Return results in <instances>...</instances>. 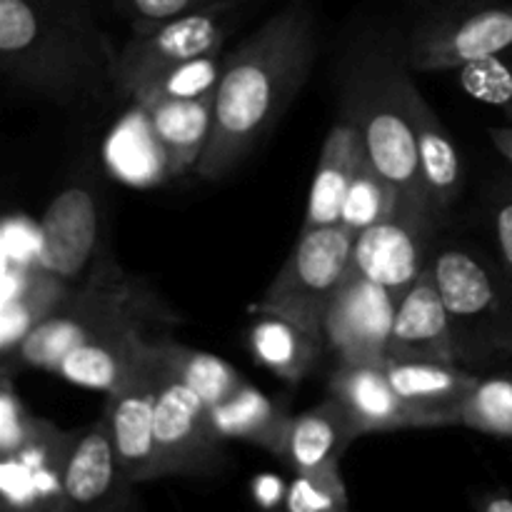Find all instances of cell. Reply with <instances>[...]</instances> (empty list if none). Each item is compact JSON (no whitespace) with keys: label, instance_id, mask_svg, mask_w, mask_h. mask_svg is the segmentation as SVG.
<instances>
[{"label":"cell","instance_id":"9c48e42d","mask_svg":"<svg viewBox=\"0 0 512 512\" xmlns=\"http://www.w3.org/2000/svg\"><path fill=\"white\" fill-rule=\"evenodd\" d=\"M348 118L358 125L363 153L403 195H425L420 180L418 140L400 95V73L385 75L358 100Z\"/></svg>","mask_w":512,"mask_h":512},{"label":"cell","instance_id":"5bb4252c","mask_svg":"<svg viewBox=\"0 0 512 512\" xmlns=\"http://www.w3.org/2000/svg\"><path fill=\"white\" fill-rule=\"evenodd\" d=\"M70 430L40 418L33 438L0 455V512H60V475Z\"/></svg>","mask_w":512,"mask_h":512},{"label":"cell","instance_id":"4316f807","mask_svg":"<svg viewBox=\"0 0 512 512\" xmlns=\"http://www.w3.org/2000/svg\"><path fill=\"white\" fill-rule=\"evenodd\" d=\"M155 353H158L163 368L170 375H175L180 383L188 385L193 393H198L210 408L220 405L230 395L238 393L243 385H248V380L223 358L178 343V340H173V335L155 340Z\"/></svg>","mask_w":512,"mask_h":512},{"label":"cell","instance_id":"52a82bcc","mask_svg":"<svg viewBox=\"0 0 512 512\" xmlns=\"http://www.w3.org/2000/svg\"><path fill=\"white\" fill-rule=\"evenodd\" d=\"M440 218L425 195L400 193L393 213L355 238L350 275L373 280L400 300L430 268Z\"/></svg>","mask_w":512,"mask_h":512},{"label":"cell","instance_id":"ac0fdd59","mask_svg":"<svg viewBox=\"0 0 512 512\" xmlns=\"http://www.w3.org/2000/svg\"><path fill=\"white\" fill-rule=\"evenodd\" d=\"M383 370L395 393L428 420V428L455 425L460 405L480 378L460 363H440V360L390 358Z\"/></svg>","mask_w":512,"mask_h":512},{"label":"cell","instance_id":"9a60e30c","mask_svg":"<svg viewBox=\"0 0 512 512\" xmlns=\"http://www.w3.org/2000/svg\"><path fill=\"white\" fill-rule=\"evenodd\" d=\"M98 203L83 185L65 188L48 205L40 223L38 263L65 283L80 280L98 260Z\"/></svg>","mask_w":512,"mask_h":512},{"label":"cell","instance_id":"f546056e","mask_svg":"<svg viewBox=\"0 0 512 512\" xmlns=\"http://www.w3.org/2000/svg\"><path fill=\"white\" fill-rule=\"evenodd\" d=\"M225 70V53L208 55V58H195L178 68L168 70L158 80L140 90L135 95L138 105L160 103V100H193L203 95L218 93L220 78Z\"/></svg>","mask_w":512,"mask_h":512},{"label":"cell","instance_id":"ffe728a7","mask_svg":"<svg viewBox=\"0 0 512 512\" xmlns=\"http://www.w3.org/2000/svg\"><path fill=\"white\" fill-rule=\"evenodd\" d=\"M215 95L218 93L193 100H160L140 105L168 175L195 170L198 160L203 158L213 130Z\"/></svg>","mask_w":512,"mask_h":512},{"label":"cell","instance_id":"484cf974","mask_svg":"<svg viewBox=\"0 0 512 512\" xmlns=\"http://www.w3.org/2000/svg\"><path fill=\"white\" fill-rule=\"evenodd\" d=\"M248 340L255 360L288 383H300L313 370L323 348L320 338L305 333L303 328L288 320L270 318V315H263L250 328Z\"/></svg>","mask_w":512,"mask_h":512},{"label":"cell","instance_id":"d590c367","mask_svg":"<svg viewBox=\"0 0 512 512\" xmlns=\"http://www.w3.org/2000/svg\"><path fill=\"white\" fill-rule=\"evenodd\" d=\"M475 512H512V495L485 493L475 503Z\"/></svg>","mask_w":512,"mask_h":512},{"label":"cell","instance_id":"4fadbf2b","mask_svg":"<svg viewBox=\"0 0 512 512\" xmlns=\"http://www.w3.org/2000/svg\"><path fill=\"white\" fill-rule=\"evenodd\" d=\"M512 48V5H490L428 23L413 35L408 60L420 73L453 70Z\"/></svg>","mask_w":512,"mask_h":512},{"label":"cell","instance_id":"8992f818","mask_svg":"<svg viewBox=\"0 0 512 512\" xmlns=\"http://www.w3.org/2000/svg\"><path fill=\"white\" fill-rule=\"evenodd\" d=\"M243 10L245 3H230L133 30L128 43L115 53L113 90L120 98L135 100L140 90L168 70L188 60L223 53V45L243 18Z\"/></svg>","mask_w":512,"mask_h":512},{"label":"cell","instance_id":"e0dca14e","mask_svg":"<svg viewBox=\"0 0 512 512\" xmlns=\"http://www.w3.org/2000/svg\"><path fill=\"white\" fill-rule=\"evenodd\" d=\"M390 358L460 363L453 323L433 268L425 270L398 300Z\"/></svg>","mask_w":512,"mask_h":512},{"label":"cell","instance_id":"ba28073f","mask_svg":"<svg viewBox=\"0 0 512 512\" xmlns=\"http://www.w3.org/2000/svg\"><path fill=\"white\" fill-rule=\"evenodd\" d=\"M158 355V353H155ZM160 360V358H158ZM223 443L210 405L160 363L155 405V448L160 478H195L223 468Z\"/></svg>","mask_w":512,"mask_h":512},{"label":"cell","instance_id":"74e56055","mask_svg":"<svg viewBox=\"0 0 512 512\" xmlns=\"http://www.w3.org/2000/svg\"><path fill=\"white\" fill-rule=\"evenodd\" d=\"M113 512H143V505H140L138 493H135V490H133V493H130L128 498H125L123 503H120Z\"/></svg>","mask_w":512,"mask_h":512},{"label":"cell","instance_id":"836d02e7","mask_svg":"<svg viewBox=\"0 0 512 512\" xmlns=\"http://www.w3.org/2000/svg\"><path fill=\"white\" fill-rule=\"evenodd\" d=\"M40 418L25 408L20 395L13 388V375H3L0 390V455H10L23 448L33 438Z\"/></svg>","mask_w":512,"mask_h":512},{"label":"cell","instance_id":"83f0119b","mask_svg":"<svg viewBox=\"0 0 512 512\" xmlns=\"http://www.w3.org/2000/svg\"><path fill=\"white\" fill-rule=\"evenodd\" d=\"M400 200V190L380 175L368 158H363L348 193H345L343 210H340V225L358 238L375 223L388 218Z\"/></svg>","mask_w":512,"mask_h":512},{"label":"cell","instance_id":"7c38bea8","mask_svg":"<svg viewBox=\"0 0 512 512\" xmlns=\"http://www.w3.org/2000/svg\"><path fill=\"white\" fill-rule=\"evenodd\" d=\"M158 380L160 360L155 355V340H150L138 373L123 388L108 393L103 408V418L110 428V438H113L115 450H118L125 475H128L133 485L160 480L158 448H155Z\"/></svg>","mask_w":512,"mask_h":512},{"label":"cell","instance_id":"277c9868","mask_svg":"<svg viewBox=\"0 0 512 512\" xmlns=\"http://www.w3.org/2000/svg\"><path fill=\"white\" fill-rule=\"evenodd\" d=\"M453 323L460 363L488 365L512 358V278L505 268L463 248L430 260Z\"/></svg>","mask_w":512,"mask_h":512},{"label":"cell","instance_id":"8d00e7d4","mask_svg":"<svg viewBox=\"0 0 512 512\" xmlns=\"http://www.w3.org/2000/svg\"><path fill=\"white\" fill-rule=\"evenodd\" d=\"M488 135L493 140L495 150L512 165V125H508V128H490Z\"/></svg>","mask_w":512,"mask_h":512},{"label":"cell","instance_id":"44dd1931","mask_svg":"<svg viewBox=\"0 0 512 512\" xmlns=\"http://www.w3.org/2000/svg\"><path fill=\"white\" fill-rule=\"evenodd\" d=\"M363 158L365 153L358 125L345 115L325 135L323 150H320L318 165H315L313 185H310L303 230H315L340 223V210H343L345 193H348Z\"/></svg>","mask_w":512,"mask_h":512},{"label":"cell","instance_id":"3957f363","mask_svg":"<svg viewBox=\"0 0 512 512\" xmlns=\"http://www.w3.org/2000/svg\"><path fill=\"white\" fill-rule=\"evenodd\" d=\"M180 323L183 315L150 288L148 280L128 273L113 255L103 253L68 300L3 360V375L20 368L53 373L60 358L80 343L120 333L160 340L170 338V330Z\"/></svg>","mask_w":512,"mask_h":512},{"label":"cell","instance_id":"2e32d148","mask_svg":"<svg viewBox=\"0 0 512 512\" xmlns=\"http://www.w3.org/2000/svg\"><path fill=\"white\" fill-rule=\"evenodd\" d=\"M328 398L340 405L355 438L395 430L428 428V420L410 408L390 385L383 368L340 365L328 383Z\"/></svg>","mask_w":512,"mask_h":512},{"label":"cell","instance_id":"6da1fadb","mask_svg":"<svg viewBox=\"0 0 512 512\" xmlns=\"http://www.w3.org/2000/svg\"><path fill=\"white\" fill-rule=\"evenodd\" d=\"M313 58V15L303 5L275 13L225 55L213 130L195 165L200 178H225L275 128L308 80Z\"/></svg>","mask_w":512,"mask_h":512},{"label":"cell","instance_id":"8fae6325","mask_svg":"<svg viewBox=\"0 0 512 512\" xmlns=\"http://www.w3.org/2000/svg\"><path fill=\"white\" fill-rule=\"evenodd\" d=\"M135 488L103 415L85 428L70 430L60 475V512H113Z\"/></svg>","mask_w":512,"mask_h":512},{"label":"cell","instance_id":"d6a6232c","mask_svg":"<svg viewBox=\"0 0 512 512\" xmlns=\"http://www.w3.org/2000/svg\"><path fill=\"white\" fill-rule=\"evenodd\" d=\"M230 3H248V0H113L115 10L130 23V28H150L165 20L183 18V15L203 13V10L223 8Z\"/></svg>","mask_w":512,"mask_h":512},{"label":"cell","instance_id":"603a6c76","mask_svg":"<svg viewBox=\"0 0 512 512\" xmlns=\"http://www.w3.org/2000/svg\"><path fill=\"white\" fill-rule=\"evenodd\" d=\"M150 340L155 338L143 333H120L88 340L65 353L53 373L73 385L103 390L105 395L115 393L140 370Z\"/></svg>","mask_w":512,"mask_h":512},{"label":"cell","instance_id":"7402d4cb","mask_svg":"<svg viewBox=\"0 0 512 512\" xmlns=\"http://www.w3.org/2000/svg\"><path fill=\"white\" fill-rule=\"evenodd\" d=\"M353 440L358 438L340 405L333 398H325L323 403L290 418L283 453L278 460H283L293 475L315 473L340 465Z\"/></svg>","mask_w":512,"mask_h":512},{"label":"cell","instance_id":"cb8c5ba5","mask_svg":"<svg viewBox=\"0 0 512 512\" xmlns=\"http://www.w3.org/2000/svg\"><path fill=\"white\" fill-rule=\"evenodd\" d=\"M73 290L68 288L65 280L45 270L40 263L25 265L18 275L5 278L3 293V360L18 350V345L38 328L40 323L50 318L60 305L68 300Z\"/></svg>","mask_w":512,"mask_h":512},{"label":"cell","instance_id":"d4e9b609","mask_svg":"<svg viewBox=\"0 0 512 512\" xmlns=\"http://www.w3.org/2000/svg\"><path fill=\"white\" fill-rule=\"evenodd\" d=\"M213 425L223 440H243V443L263 448L273 458H280L288 435L293 413L288 403L268 398L253 385H243L235 395L210 408Z\"/></svg>","mask_w":512,"mask_h":512},{"label":"cell","instance_id":"7a4b0ae2","mask_svg":"<svg viewBox=\"0 0 512 512\" xmlns=\"http://www.w3.org/2000/svg\"><path fill=\"white\" fill-rule=\"evenodd\" d=\"M115 53L85 0H0V70L15 88L58 105L98 100Z\"/></svg>","mask_w":512,"mask_h":512},{"label":"cell","instance_id":"e575fe53","mask_svg":"<svg viewBox=\"0 0 512 512\" xmlns=\"http://www.w3.org/2000/svg\"><path fill=\"white\" fill-rule=\"evenodd\" d=\"M490 220H493L500 265L512 278V180L495 190L493 205H490Z\"/></svg>","mask_w":512,"mask_h":512},{"label":"cell","instance_id":"4dcf8cb0","mask_svg":"<svg viewBox=\"0 0 512 512\" xmlns=\"http://www.w3.org/2000/svg\"><path fill=\"white\" fill-rule=\"evenodd\" d=\"M280 512H348V488L340 465L293 475Z\"/></svg>","mask_w":512,"mask_h":512},{"label":"cell","instance_id":"f1b7e54d","mask_svg":"<svg viewBox=\"0 0 512 512\" xmlns=\"http://www.w3.org/2000/svg\"><path fill=\"white\" fill-rule=\"evenodd\" d=\"M455 425L512 440V373L480 375L475 388L460 405Z\"/></svg>","mask_w":512,"mask_h":512},{"label":"cell","instance_id":"d6986e66","mask_svg":"<svg viewBox=\"0 0 512 512\" xmlns=\"http://www.w3.org/2000/svg\"><path fill=\"white\" fill-rule=\"evenodd\" d=\"M400 95L408 108L410 123H413L415 140H418V163L423 193L440 215L448 213L458 200L463 188V160L453 138L440 123L435 110L423 98L413 80L400 73Z\"/></svg>","mask_w":512,"mask_h":512},{"label":"cell","instance_id":"1f68e13d","mask_svg":"<svg viewBox=\"0 0 512 512\" xmlns=\"http://www.w3.org/2000/svg\"><path fill=\"white\" fill-rule=\"evenodd\" d=\"M460 85L470 98L503 110L512 118V48L458 68Z\"/></svg>","mask_w":512,"mask_h":512},{"label":"cell","instance_id":"5b68a950","mask_svg":"<svg viewBox=\"0 0 512 512\" xmlns=\"http://www.w3.org/2000/svg\"><path fill=\"white\" fill-rule=\"evenodd\" d=\"M353 243L355 235L340 223L300 230L293 253L250 313L288 320L323 340L325 315L350 275Z\"/></svg>","mask_w":512,"mask_h":512},{"label":"cell","instance_id":"30bf717a","mask_svg":"<svg viewBox=\"0 0 512 512\" xmlns=\"http://www.w3.org/2000/svg\"><path fill=\"white\" fill-rule=\"evenodd\" d=\"M398 298L383 285L348 275L325 315L323 340L340 365L383 368L390 360Z\"/></svg>","mask_w":512,"mask_h":512}]
</instances>
